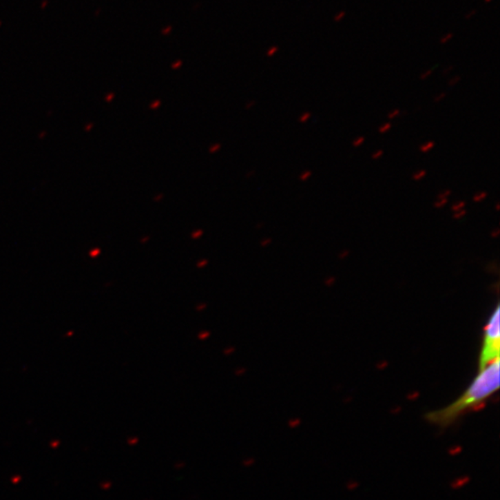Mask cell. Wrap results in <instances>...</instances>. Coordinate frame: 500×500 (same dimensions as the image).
<instances>
[{
  "instance_id": "obj_24",
  "label": "cell",
  "mask_w": 500,
  "mask_h": 500,
  "mask_svg": "<svg viewBox=\"0 0 500 500\" xmlns=\"http://www.w3.org/2000/svg\"><path fill=\"white\" fill-rule=\"evenodd\" d=\"M485 1H486V2H488H488H490V1H492V0H485Z\"/></svg>"
},
{
  "instance_id": "obj_23",
  "label": "cell",
  "mask_w": 500,
  "mask_h": 500,
  "mask_svg": "<svg viewBox=\"0 0 500 500\" xmlns=\"http://www.w3.org/2000/svg\"><path fill=\"white\" fill-rule=\"evenodd\" d=\"M499 202L497 203V211H499Z\"/></svg>"
},
{
  "instance_id": "obj_3",
  "label": "cell",
  "mask_w": 500,
  "mask_h": 500,
  "mask_svg": "<svg viewBox=\"0 0 500 500\" xmlns=\"http://www.w3.org/2000/svg\"><path fill=\"white\" fill-rule=\"evenodd\" d=\"M435 146V143L434 141L427 142V143H424V144L421 145V146L420 147L421 152H423V153L429 152L430 150H431L432 149H434Z\"/></svg>"
},
{
  "instance_id": "obj_9",
  "label": "cell",
  "mask_w": 500,
  "mask_h": 500,
  "mask_svg": "<svg viewBox=\"0 0 500 500\" xmlns=\"http://www.w3.org/2000/svg\"><path fill=\"white\" fill-rule=\"evenodd\" d=\"M364 141H365L364 136L357 137V138L355 139V140L353 141V146L355 147L362 146V145L364 143Z\"/></svg>"
},
{
  "instance_id": "obj_16",
  "label": "cell",
  "mask_w": 500,
  "mask_h": 500,
  "mask_svg": "<svg viewBox=\"0 0 500 500\" xmlns=\"http://www.w3.org/2000/svg\"><path fill=\"white\" fill-rule=\"evenodd\" d=\"M383 154V150H378V152L373 153V154L372 155V158L373 160H378V158H381Z\"/></svg>"
},
{
  "instance_id": "obj_7",
  "label": "cell",
  "mask_w": 500,
  "mask_h": 500,
  "mask_svg": "<svg viewBox=\"0 0 500 500\" xmlns=\"http://www.w3.org/2000/svg\"><path fill=\"white\" fill-rule=\"evenodd\" d=\"M392 127L391 123H384V125H382L380 128H379V133L384 134L386 133V132H388L390 130Z\"/></svg>"
},
{
  "instance_id": "obj_6",
  "label": "cell",
  "mask_w": 500,
  "mask_h": 500,
  "mask_svg": "<svg viewBox=\"0 0 500 500\" xmlns=\"http://www.w3.org/2000/svg\"><path fill=\"white\" fill-rule=\"evenodd\" d=\"M465 206H466V202H465V201H459V202L454 203L452 207H451V209H452L453 211L457 212L463 209Z\"/></svg>"
},
{
  "instance_id": "obj_21",
  "label": "cell",
  "mask_w": 500,
  "mask_h": 500,
  "mask_svg": "<svg viewBox=\"0 0 500 500\" xmlns=\"http://www.w3.org/2000/svg\"><path fill=\"white\" fill-rule=\"evenodd\" d=\"M475 13H477V10H472V12H470L469 13H468L467 15H465V19H466V20H469V19L472 18V16H474L475 14Z\"/></svg>"
},
{
  "instance_id": "obj_5",
  "label": "cell",
  "mask_w": 500,
  "mask_h": 500,
  "mask_svg": "<svg viewBox=\"0 0 500 500\" xmlns=\"http://www.w3.org/2000/svg\"><path fill=\"white\" fill-rule=\"evenodd\" d=\"M426 174L427 171L426 170L417 171V173L413 174V179L414 181H420V180L423 179L424 177L426 176Z\"/></svg>"
},
{
  "instance_id": "obj_20",
  "label": "cell",
  "mask_w": 500,
  "mask_h": 500,
  "mask_svg": "<svg viewBox=\"0 0 500 500\" xmlns=\"http://www.w3.org/2000/svg\"><path fill=\"white\" fill-rule=\"evenodd\" d=\"M310 117H311V114H309V112H308V114H304L303 116L300 118V122L304 123V122H306V121H307L309 119V118H310Z\"/></svg>"
},
{
  "instance_id": "obj_1",
  "label": "cell",
  "mask_w": 500,
  "mask_h": 500,
  "mask_svg": "<svg viewBox=\"0 0 500 500\" xmlns=\"http://www.w3.org/2000/svg\"><path fill=\"white\" fill-rule=\"evenodd\" d=\"M499 360L480 370L472 384L452 403L439 410L430 411L426 421L440 428H448L468 411L483 405L499 388Z\"/></svg>"
},
{
  "instance_id": "obj_22",
  "label": "cell",
  "mask_w": 500,
  "mask_h": 500,
  "mask_svg": "<svg viewBox=\"0 0 500 500\" xmlns=\"http://www.w3.org/2000/svg\"><path fill=\"white\" fill-rule=\"evenodd\" d=\"M454 69V66L451 65L450 67H448V68L445 70V72H444V74H448V72H450L451 70Z\"/></svg>"
},
{
  "instance_id": "obj_4",
  "label": "cell",
  "mask_w": 500,
  "mask_h": 500,
  "mask_svg": "<svg viewBox=\"0 0 500 500\" xmlns=\"http://www.w3.org/2000/svg\"><path fill=\"white\" fill-rule=\"evenodd\" d=\"M488 192H480L477 194V195H475V197L472 198V200L477 203L482 202L483 200H486V198H488Z\"/></svg>"
},
{
  "instance_id": "obj_8",
  "label": "cell",
  "mask_w": 500,
  "mask_h": 500,
  "mask_svg": "<svg viewBox=\"0 0 500 500\" xmlns=\"http://www.w3.org/2000/svg\"><path fill=\"white\" fill-rule=\"evenodd\" d=\"M448 198H443V200H439L437 201V202H435L434 204L435 208H442V207L446 206V204H448Z\"/></svg>"
},
{
  "instance_id": "obj_15",
  "label": "cell",
  "mask_w": 500,
  "mask_h": 500,
  "mask_svg": "<svg viewBox=\"0 0 500 500\" xmlns=\"http://www.w3.org/2000/svg\"><path fill=\"white\" fill-rule=\"evenodd\" d=\"M459 81H461V76L454 77L450 81V82H448V85H450V87H453V85H456V83H458Z\"/></svg>"
},
{
  "instance_id": "obj_12",
  "label": "cell",
  "mask_w": 500,
  "mask_h": 500,
  "mask_svg": "<svg viewBox=\"0 0 500 500\" xmlns=\"http://www.w3.org/2000/svg\"><path fill=\"white\" fill-rule=\"evenodd\" d=\"M346 16V12H340V13H337V15L335 16V18H333V21H335V23H338V21H340L342 20L344 17Z\"/></svg>"
},
{
  "instance_id": "obj_13",
  "label": "cell",
  "mask_w": 500,
  "mask_h": 500,
  "mask_svg": "<svg viewBox=\"0 0 500 500\" xmlns=\"http://www.w3.org/2000/svg\"><path fill=\"white\" fill-rule=\"evenodd\" d=\"M399 110H394L393 112H390V114H388V115H387V117H388V119H394L395 117L399 116Z\"/></svg>"
},
{
  "instance_id": "obj_19",
  "label": "cell",
  "mask_w": 500,
  "mask_h": 500,
  "mask_svg": "<svg viewBox=\"0 0 500 500\" xmlns=\"http://www.w3.org/2000/svg\"><path fill=\"white\" fill-rule=\"evenodd\" d=\"M446 95H447V94H446V93H441L440 95H438L437 96V98H435V101H434L435 102H439L440 101H442V99L444 98H445Z\"/></svg>"
},
{
  "instance_id": "obj_17",
  "label": "cell",
  "mask_w": 500,
  "mask_h": 500,
  "mask_svg": "<svg viewBox=\"0 0 500 500\" xmlns=\"http://www.w3.org/2000/svg\"><path fill=\"white\" fill-rule=\"evenodd\" d=\"M311 174H311V171H305V173L300 176V179L302 180V181H305V180H307L309 177H311Z\"/></svg>"
},
{
  "instance_id": "obj_11",
  "label": "cell",
  "mask_w": 500,
  "mask_h": 500,
  "mask_svg": "<svg viewBox=\"0 0 500 500\" xmlns=\"http://www.w3.org/2000/svg\"><path fill=\"white\" fill-rule=\"evenodd\" d=\"M452 37H453L452 33L446 34L445 37H442V39H440L441 44H446V43H448V41H450V40L451 39H452Z\"/></svg>"
},
{
  "instance_id": "obj_14",
  "label": "cell",
  "mask_w": 500,
  "mask_h": 500,
  "mask_svg": "<svg viewBox=\"0 0 500 500\" xmlns=\"http://www.w3.org/2000/svg\"><path fill=\"white\" fill-rule=\"evenodd\" d=\"M437 67V66H435ZM435 68L430 69L429 71H426V72H424L423 74L421 75V80H426L427 77L430 76L433 74V72H434Z\"/></svg>"
},
{
  "instance_id": "obj_18",
  "label": "cell",
  "mask_w": 500,
  "mask_h": 500,
  "mask_svg": "<svg viewBox=\"0 0 500 500\" xmlns=\"http://www.w3.org/2000/svg\"><path fill=\"white\" fill-rule=\"evenodd\" d=\"M466 214V211H464V209H461V211H457L455 214H454V218H461L462 216H464V215Z\"/></svg>"
},
{
  "instance_id": "obj_10",
  "label": "cell",
  "mask_w": 500,
  "mask_h": 500,
  "mask_svg": "<svg viewBox=\"0 0 500 500\" xmlns=\"http://www.w3.org/2000/svg\"><path fill=\"white\" fill-rule=\"evenodd\" d=\"M451 193H452V191L450 189L444 191L443 193L439 194V195L437 196L438 200H443V198H448V197H450L451 195Z\"/></svg>"
},
{
  "instance_id": "obj_2",
  "label": "cell",
  "mask_w": 500,
  "mask_h": 500,
  "mask_svg": "<svg viewBox=\"0 0 500 500\" xmlns=\"http://www.w3.org/2000/svg\"><path fill=\"white\" fill-rule=\"evenodd\" d=\"M499 305L497 304L496 310L491 314L488 324L483 331L482 348L479 355V371L499 360L500 352V322Z\"/></svg>"
}]
</instances>
